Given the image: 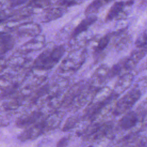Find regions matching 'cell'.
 <instances>
[{"label": "cell", "instance_id": "6da1fadb", "mask_svg": "<svg viewBox=\"0 0 147 147\" xmlns=\"http://www.w3.org/2000/svg\"><path fill=\"white\" fill-rule=\"evenodd\" d=\"M64 51L65 49L63 46H56L48 49L36 59L35 65L40 69H51L59 62Z\"/></svg>", "mask_w": 147, "mask_h": 147}, {"label": "cell", "instance_id": "7a4b0ae2", "mask_svg": "<svg viewBox=\"0 0 147 147\" xmlns=\"http://www.w3.org/2000/svg\"><path fill=\"white\" fill-rule=\"evenodd\" d=\"M142 93L133 88L117 100L113 110L114 115H120L130 110L140 99Z\"/></svg>", "mask_w": 147, "mask_h": 147}, {"label": "cell", "instance_id": "3957f363", "mask_svg": "<svg viewBox=\"0 0 147 147\" xmlns=\"http://www.w3.org/2000/svg\"><path fill=\"white\" fill-rule=\"evenodd\" d=\"M86 59L84 49H76L71 52L61 63V69L64 71H76L83 64Z\"/></svg>", "mask_w": 147, "mask_h": 147}, {"label": "cell", "instance_id": "277c9868", "mask_svg": "<svg viewBox=\"0 0 147 147\" xmlns=\"http://www.w3.org/2000/svg\"><path fill=\"white\" fill-rule=\"evenodd\" d=\"M48 131L49 130L46 119H43L26 129L18 136V138L22 141L32 140Z\"/></svg>", "mask_w": 147, "mask_h": 147}, {"label": "cell", "instance_id": "5b68a950", "mask_svg": "<svg viewBox=\"0 0 147 147\" xmlns=\"http://www.w3.org/2000/svg\"><path fill=\"white\" fill-rule=\"evenodd\" d=\"M133 79L134 76L131 73H126L121 75L114 86L113 93L118 96L130 87Z\"/></svg>", "mask_w": 147, "mask_h": 147}, {"label": "cell", "instance_id": "8992f818", "mask_svg": "<svg viewBox=\"0 0 147 147\" xmlns=\"http://www.w3.org/2000/svg\"><path fill=\"white\" fill-rule=\"evenodd\" d=\"M133 2L134 1H118L114 2L106 16V20L109 21L117 18L118 16H121V14H122V13H123V10L125 7L131 5Z\"/></svg>", "mask_w": 147, "mask_h": 147}, {"label": "cell", "instance_id": "52a82bcc", "mask_svg": "<svg viewBox=\"0 0 147 147\" xmlns=\"http://www.w3.org/2000/svg\"><path fill=\"white\" fill-rule=\"evenodd\" d=\"M84 87V84L80 82L74 84L65 95L63 100V105L68 106L72 105Z\"/></svg>", "mask_w": 147, "mask_h": 147}, {"label": "cell", "instance_id": "ba28073f", "mask_svg": "<svg viewBox=\"0 0 147 147\" xmlns=\"http://www.w3.org/2000/svg\"><path fill=\"white\" fill-rule=\"evenodd\" d=\"M138 121V115L134 111H130L122 117L119 122L122 129L127 130L134 126Z\"/></svg>", "mask_w": 147, "mask_h": 147}, {"label": "cell", "instance_id": "9c48e42d", "mask_svg": "<svg viewBox=\"0 0 147 147\" xmlns=\"http://www.w3.org/2000/svg\"><path fill=\"white\" fill-rule=\"evenodd\" d=\"M97 20V17L94 15L88 16L86 18H84L82 21L76 26L74 29L71 36L72 37H76L77 36L86 31L87 29L93 24Z\"/></svg>", "mask_w": 147, "mask_h": 147}, {"label": "cell", "instance_id": "30bf717a", "mask_svg": "<svg viewBox=\"0 0 147 147\" xmlns=\"http://www.w3.org/2000/svg\"><path fill=\"white\" fill-rule=\"evenodd\" d=\"M41 115L38 113H33L20 117L16 121V125L20 127H26L34 124L40 119Z\"/></svg>", "mask_w": 147, "mask_h": 147}, {"label": "cell", "instance_id": "8fae6325", "mask_svg": "<svg viewBox=\"0 0 147 147\" xmlns=\"http://www.w3.org/2000/svg\"><path fill=\"white\" fill-rule=\"evenodd\" d=\"M110 68L106 64H102L98 67L95 71L93 75V79L95 81L99 83L103 82L107 79Z\"/></svg>", "mask_w": 147, "mask_h": 147}, {"label": "cell", "instance_id": "7c38bea8", "mask_svg": "<svg viewBox=\"0 0 147 147\" xmlns=\"http://www.w3.org/2000/svg\"><path fill=\"white\" fill-rule=\"evenodd\" d=\"M111 1H105V0H96L92 1L90 3L85 10V14L86 16H91L92 14L96 13L99 9L103 5L110 2Z\"/></svg>", "mask_w": 147, "mask_h": 147}, {"label": "cell", "instance_id": "4fadbf2b", "mask_svg": "<svg viewBox=\"0 0 147 147\" xmlns=\"http://www.w3.org/2000/svg\"><path fill=\"white\" fill-rule=\"evenodd\" d=\"M79 120V118L78 115H74L69 117L65 122L62 128V130L63 131H67L74 129L76 125L78 123Z\"/></svg>", "mask_w": 147, "mask_h": 147}, {"label": "cell", "instance_id": "5bb4252c", "mask_svg": "<svg viewBox=\"0 0 147 147\" xmlns=\"http://www.w3.org/2000/svg\"><path fill=\"white\" fill-rule=\"evenodd\" d=\"M110 37L109 35L105 36L104 37L100 38L95 47L94 49L95 52L99 53H100L103 50H104L108 45L110 41Z\"/></svg>", "mask_w": 147, "mask_h": 147}, {"label": "cell", "instance_id": "9a60e30c", "mask_svg": "<svg viewBox=\"0 0 147 147\" xmlns=\"http://www.w3.org/2000/svg\"><path fill=\"white\" fill-rule=\"evenodd\" d=\"M124 69L123 68V60L120 61L118 63L115 64L111 69H110L109 75H108V78L110 79L111 78H113L117 75L118 74H120L121 72Z\"/></svg>", "mask_w": 147, "mask_h": 147}, {"label": "cell", "instance_id": "2e32d148", "mask_svg": "<svg viewBox=\"0 0 147 147\" xmlns=\"http://www.w3.org/2000/svg\"><path fill=\"white\" fill-rule=\"evenodd\" d=\"M136 45L137 48H147V31L143 32L137 38Z\"/></svg>", "mask_w": 147, "mask_h": 147}, {"label": "cell", "instance_id": "e0dca14e", "mask_svg": "<svg viewBox=\"0 0 147 147\" xmlns=\"http://www.w3.org/2000/svg\"><path fill=\"white\" fill-rule=\"evenodd\" d=\"M134 88L139 90L142 94L143 91L147 89V78H141L139 79L135 84Z\"/></svg>", "mask_w": 147, "mask_h": 147}, {"label": "cell", "instance_id": "ac0fdd59", "mask_svg": "<svg viewBox=\"0 0 147 147\" xmlns=\"http://www.w3.org/2000/svg\"><path fill=\"white\" fill-rule=\"evenodd\" d=\"M63 14V9L61 8H56L51 10L48 13V18L50 20L57 18L62 16Z\"/></svg>", "mask_w": 147, "mask_h": 147}, {"label": "cell", "instance_id": "d6986e66", "mask_svg": "<svg viewBox=\"0 0 147 147\" xmlns=\"http://www.w3.org/2000/svg\"><path fill=\"white\" fill-rule=\"evenodd\" d=\"M129 42H130L129 37L125 36L118 41V42L116 44V47L119 49H123L129 44Z\"/></svg>", "mask_w": 147, "mask_h": 147}, {"label": "cell", "instance_id": "ffe728a7", "mask_svg": "<svg viewBox=\"0 0 147 147\" xmlns=\"http://www.w3.org/2000/svg\"><path fill=\"white\" fill-rule=\"evenodd\" d=\"M59 5L64 6V7H69L72 6H74L81 3L80 1H61L58 2Z\"/></svg>", "mask_w": 147, "mask_h": 147}, {"label": "cell", "instance_id": "44dd1931", "mask_svg": "<svg viewBox=\"0 0 147 147\" xmlns=\"http://www.w3.org/2000/svg\"><path fill=\"white\" fill-rule=\"evenodd\" d=\"M69 141V138L68 137H64L58 141L56 147H67Z\"/></svg>", "mask_w": 147, "mask_h": 147}, {"label": "cell", "instance_id": "7402d4cb", "mask_svg": "<svg viewBox=\"0 0 147 147\" xmlns=\"http://www.w3.org/2000/svg\"><path fill=\"white\" fill-rule=\"evenodd\" d=\"M9 120L6 119L5 118L0 117V127H4L9 124Z\"/></svg>", "mask_w": 147, "mask_h": 147}, {"label": "cell", "instance_id": "603a6c76", "mask_svg": "<svg viewBox=\"0 0 147 147\" xmlns=\"http://www.w3.org/2000/svg\"><path fill=\"white\" fill-rule=\"evenodd\" d=\"M146 68L147 69V62H146Z\"/></svg>", "mask_w": 147, "mask_h": 147}, {"label": "cell", "instance_id": "cb8c5ba5", "mask_svg": "<svg viewBox=\"0 0 147 147\" xmlns=\"http://www.w3.org/2000/svg\"><path fill=\"white\" fill-rule=\"evenodd\" d=\"M2 20H0V23H1V22H2Z\"/></svg>", "mask_w": 147, "mask_h": 147}]
</instances>
